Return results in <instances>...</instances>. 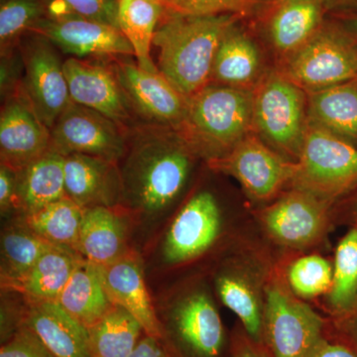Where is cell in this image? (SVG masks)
Listing matches in <instances>:
<instances>
[{"instance_id":"obj_1","label":"cell","mask_w":357,"mask_h":357,"mask_svg":"<svg viewBox=\"0 0 357 357\" xmlns=\"http://www.w3.org/2000/svg\"><path fill=\"white\" fill-rule=\"evenodd\" d=\"M196 154L177 129L138 124L128 129L119 160V208L133 225H156L184 192Z\"/></svg>"},{"instance_id":"obj_2","label":"cell","mask_w":357,"mask_h":357,"mask_svg":"<svg viewBox=\"0 0 357 357\" xmlns=\"http://www.w3.org/2000/svg\"><path fill=\"white\" fill-rule=\"evenodd\" d=\"M239 16H189L167 9L153 40L159 72L189 100L211 81L215 54Z\"/></svg>"},{"instance_id":"obj_3","label":"cell","mask_w":357,"mask_h":357,"mask_svg":"<svg viewBox=\"0 0 357 357\" xmlns=\"http://www.w3.org/2000/svg\"><path fill=\"white\" fill-rule=\"evenodd\" d=\"M252 114L253 89L211 84L189 98L177 130L195 154L210 163L252 132Z\"/></svg>"},{"instance_id":"obj_4","label":"cell","mask_w":357,"mask_h":357,"mask_svg":"<svg viewBox=\"0 0 357 357\" xmlns=\"http://www.w3.org/2000/svg\"><path fill=\"white\" fill-rule=\"evenodd\" d=\"M307 126L306 91L280 70H266L253 89L252 132L296 162Z\"/></svg>"},{"instance_id":"obj_5","label":"cell","mask_w":357,"mask_h":357,"mask_svg":"<svg viewBox=\"0 0 357 357\" xmlns=\"http://www.w3.org/2000/svg\"><path fill=\"white\" fill-rule=\"evenodd\" d=\"M291 184L332 204L357 188V147L307 121Z\"/></svg>"},{"instance_id":"obj_6","label":"cell","mask_w":357,"mask_h":357,"mask_svg":"<svg viewBox=\"0 0 357 357\" xmlns=\"http://www.w3.org/2000/svg\"><path fill=\"white\" fill-rule=\"evenodd\" d=\"M156 310L162 340L176 357L231 356V338L206 291L192 289Z\"/></svg>"},{"instance_id":"obj_7","label":"cell","mask_w":357,"mask_h":357,"mask_svg":"<svg viewBox=\"0 0 357 357\" xmlns=\"http://www.w3.org/2000/svg\"><path fill=\"white\" fill-rule=\"evenodd\" d=\"M279 70L307 93L351 81L357 77V39L338 26L324 22Z\"/></svg>"},{"instance_id":"obj_8","label":"cell","mask_w":357,"mask_h":357,"mask_svg":"<svg viewBox=\"0 0 357 357\" xmlns=\"http://www.w3.org/2000/svg\"><path fill=\"white\" fill-rule=\"evenodd\" d=\"M328 335L318 312L281 287L268 286L264 303V340L271 357H311Z\"/></svg>"},{"instance_id":"obj_9","label":"cell","mask_w":357,"mask_h":357,"mask_svg":"<svg viewBox=\"0 0 357 357\" xmlns=\"http://www.w3.org/2000/svg\"><path fill=\"white\" fill-rule=\"evenodd\" d=\"M23 62L21 89L40 119L51 129L72 103L64 62L50 40L28 32L18 44Z\"/></svg>"},{"instance_id":"obj_10","label":"cell","mask_w":357,"mask_h":357,"mask_svg":"<svg viewBox=\"0 0 357 357\" xmlns=\"http://www.w3.org/2000/svg\"><path fill=\"white\" fill-rule=\"evenodd\" d=\"M222 215L215 197L208 191L192 195L167 227L158 248L163 266L175 267L201 257L220 236Z\"/></svg>"},{"instance_id":"obj_11","label":"cell","mask_w":357,"mask_h":357,"mask_svg":"<svg viewBox=\"0 0 357 357\" xmlns=\"http://www.w3.org/2000/svg\"><path fill=\"white\" fill-rule=\"evenodd\" d=\"M213 170L231 176L251 199L265 202L274 198L291 183L296 162L270 147L250 132L229 154L208 163Z\"/></svg>"},{"instance_id":"obj_12","label":"cell","mask_w":357,"mask_h":357,"mask_svg":"<svg viewBox=\"0 0 357 357\" xmlns=\"http://www.w3.org/2000/svg\"><path fill=\"white\" fill-rule=\"evenodd\" d=\"M50 131V149L63 156L83 154L119 163L126 151L128 129L96 110L72 102Z\"/></svg>"},{"instance_id":"obj_13","label":"cell","mask_w":357,"mask_h":357,"mask_svg":"<svg viewBox=\"0 0 357 357\" xmlns=\"http://www.w3.org/2000/svg\"><path fill=\"white\" fill-rule=\"evenodd\" d=\"M112 67L133 114L144 123L175 129L182 124L189 100L159 70H147L121 58L115 59Z\"/></svg>"},{"instance_id":"obj_14","label":"cell","mask_w":357,"mask_h":357,"mask_svg":"<svg viewBox=\"0 0 357 357\" xmlns=\"http://www.w3.org/2000/svg\"><path fill=\"white\" fill-rule=\"evenodd\" d=\"M74 58L86 56H134L132 46L119 28L79 17L74 14L47 16L31 31Z\"/></svg>"},{"instance_id":"obj_15","label":"cell","mask_w":357,"mask_h":357,"mask_svg":"<svg viewBox=\"0 0 357 357\" xmlns=\"http://www.w3.org/2000/svg\"><path fill=\"white\" fill-rule=\"evenodd\" d=\"M50 147V128L40 119L20 86L2 103L0 114L1 164L13 170H20L48 152Z\"/></svg>"},{"instance_id":"obj_16","label":"cell","mask_w":357,"mask_h":357,"mask_svg":"<svg viewBox=\"0 0 357 357\" xmlns=\"http://www.w3.org/2000/svg\"><path fill=\"white\" fill-rule=\"evenodd\" d=\"M331 204L309 192L293 189L263 211L261 220L277 243L306 248L323 236Z\"/></svg>"},{"instance_id":"obj_17","label":"cell","mask_w":357,"mask_h":357,"mask_svg":"<svg viewBox=\"0 0 357 357\" xmlns=\"http://www.w3.org/2000/svg\"><path fill=\"white\" fill-rule=\"evenodd\" d=\"M64 70L73 102L100 112L122 128H132L134 114L112 65L70 57L64 61Z\"/></svg>"},{"instance_id":"obj_18","label":"cell","mask_w":357,"mask_h":357,"mask_svg":"<svg viewBox=\"0 0 357 357\" xmlns=\"http://www.w3.org/2000/svg\"><path fill=\"white\" fill-rule=\"evenodd\" d=\"M265 7V36L281 63L305 46L324 24V0H270Z\"/></svg>"},{"instance_id":"obj_19","label":"cell","mask_w":357,"mask_h":357,"mask_svg":"<svg viewBox=\"0 0 357 357\" xmlns=\"http://www.w3.org/2000/svg\"><path fill=\"white\" fill-rule=\"evenodd\" d=\"M103 286L112 304L126 309L150 337L161 338V325L145 278L144 261L132 249L107 266L100 267Z\"/></svg>"},{"instance_id":"obj_20","label":"cell","mask_w":357,"mask_h":357,"mask_svg":"<svg viewBox=\"0 0 357 357\" xmlns=\"http://www.w3.org/2000/svg\"><path fill=\"white\" fill-rule=\"evenodd\" d=\"M64 157L68 199L84 210L96 206H119L121 183L117 163L83 154Z\"/></svg>"},{"instance_id":"obj_21","label":"cell","mask_w":357,"mask_h":357,"mask_svg":"<svg viewBox=\"0 0 357 357\" xmlns=\"http://www.w3.org/2000/svg\"><path fill=\"white\" fill-rule=\"evenodd\" d=\"M133 222L119 206H96L84 211L79 253L84 259L103 267L132 250L129 245Z\"/></svg>"},{"instance_id":"obj_22","label":"cell","mask_w":357,"mask_h":357,"mask_svg":"<svg viewBox=\"0 0 357 357\" xmlns=\"http://www.w3.org/2000/svg\"><path fill=\"white\" fill-rule=\"evenodd\" d=\"M25 326L56 357H93L88 328L58 303L28 302Z\"/></svg>"},{"instance_id":"obj_23","label":"cell","mask_w":357,"mask_h":357,"mask_svg":"<svg viewBox=\"0 0 357 357\" xmlns=\"http://www.w3.org/2000/svg\"><path fill=\"white\" fill-rule=\"evenodd\" d=\"M265 72L257 44L236 23L230 26L215 54L211 84L252 91Z\"/></svg>"},{"instance_id":"obj_24","label":"cell","mask_w":357,"mask_h":357,"mask_svg":"<svg viewBox=\"0 0 357 357\" xmlns=\"http://www.w3.org/2000/svg\"><path fill=\"white\" fill-rule=\"evenodd\" d=\"M64 166L65 157L50 149L16 171V215L66 198Z\"/></svg>"},{"instance_id":"obj_25","label":"cell","mask_w":357,"mask_h":357,"mask_svg":"<svg viewBox=\"0 0 357 357\" xmlns=\"http://www.w3.org/2000/svg\"><path fill=\"white\" fill-rule=\"evenodd\" d=\"M307 121L356 144L357 77L307 93Z\"/></svg>"},{"instance_id":"obj_26","label":"cell","mask_w":357,"mask_h":357,"mask_svg":"<svg viewBox=\"0 0 357 357\" xmlns=\"http://www.w3.org/2000/svg\"><path fill=\"white\" fill-rule=\"evenodd\" d=\"M57 303L88 330L114 306L103 286L100 266L84 258L77 262Z\"/></svg>"},{"instance_id":"obj_27","label":"cell","mask_w":357,"mask_h":357,"mask_svg":"<svg viewBox=\"0 0 357 357\" xmlns=\"http://www.w3.org/2000/svg\"><path fill=\"white\" fill-rule=\"evenodd\" d=\"M82 258L69 249L54 246L9 290L20 292L28 302L57 303Z\"/></svg>"},{"instance_id":"obj_28","label":"cell","mask_w":357,"mask_h":357,"mask_svg":"<svg viewBox=\"0 0 357 357\" xmlns=\"http://www.w3.org/2000/svg\"><path fill=\"white\" fill-rule=\"evenodd\" d=\"M17 218H9L0 239L1 289H13L45 252L54 248Z\"/></svg>"},{"instance_id":"obj_29","label":"cell","mask_w":357,"mask_h":357,"mask_svg":"<svg viewBox=\"0 0 357 357\" xmlns=\"http://www.w3.org/2000/svg\"><path fill=\"white\" fill-rule=\"evenodd\" d=\"M84 211V208L66 197L16 218L52 245L69 249L79 255V234Z\"/></svg>"},{"instance_id":"obj_30","label":"cell","mask_w":357,"mask_h":357,"mask_svg":"<svg viewBox=\"0 0 357 357\" xmlns=\"http://www.w3.org/2000/svg\"><path fill=\"white\" fill-rule=\"evenodd\" d=\"M167 7L161 0H119V30L132 46L137 64L147 70H159L151 59V47Z\"/></svg>"},{"instance_id":"obj_31","label":"cell","mask_w":357,"mask_h":357,"mask_svg":"<svg viewBox=\"0 0 357 357\" xmlns=\"http://www.w3.org/2000/svg\"><path fill=\"white\" fill-rule=\"evenodd\" d=\"M89 335L93 357H130L145 332L130 312L114 305Z\"/></svg>"},{"instance_id":"obj_32","label":"cell","mask_w":357,"mask_h":357,"mask_svg":"<svg viewBox=\"0 0 357 357\" xmlns=\"http://www.w3.org/2000/svg\"><path fill=\"white\" fill-rule=\"evenodd\" d=\"M215 290L223 305L236 314L244 332L253 342L265 345L264 304L251 284L239 274L222 272L215 281Z\"/></svg>"},{"instance_id":"obj_33","label":"cell","mask_w":357,"mask_h":357,"mask_svg":"<svg viewBox=\"0 0 357 357\" xmlns=\"http://www.w3.org/2000/svg\"><path fill=\"white\" fill-rule=\"evenodd\" d=\"M328 307L333 321L347 316L357 299V225H352L335 249Z\"/></svg>"},{"instance_id":"obj_34","label":"cell","mask_w":357,"mask_h":357,"mask_svg":"<svg viewBox=\"0 0 357 357\" xmlns=\"http://www.w3.org/2000/svg\"><path fill=\"white\" fill-rule=\"evenodd\" d=\"M48 16L46 0H1L0 53L15 50L21 38Z\"/></svg>"},{"instance_id":"obj_35","label":"cell","mask_w":357,"mask_h":357,"mask_svg":"<svg viewBox=\"0 0 357 357\" xmlns=\"http://www.w3.org/2000/svg\"><path fill=\"white\" fill-rule=\"evenodd\" d=\"M333 277V265L319 255L301 257L288 270L290 287L303 299H311L330 292Z\"/></svg>"},{"instance_id":"obj_36","label":"cell","mask_w":357,"mask_h":357,"mask_svg":"<svg viewBox=\"0 0 357 357\" xmlns=\"http://www.w3.org/2000/svg\"><path fill=\"white\" fill-rule=\"evenodd\" d=\"M270 0H163L168 10L189 16L231 14L243 17L266 6Z\"/></svg>"},{"instance_id":"obj_37","label":"cell","mask_w":357,"mask_h":357,"mask_svg":"<svg viewBox=\"0 0 357 357\" xmlns=\"http://www.w3.org/2000/svg\"><path fill=\"white\" fill-rule=\"evenodd\" d=\"M48 16L74 14L119 28V0H46Z\"/></svg>"},{"instance_id":"obj_38","label":"cell","mask_w":357,"mask_h":357,"mask_svg":"<svg viewBox=\"0 0 357 357\" xmlns=\"http://www.w3.org/2000/svg\"><path fill=\"white\" fill-rule=\"evenodd\" d=\"M1 321L0 338L1 344L13 337L14 333L25 326L28 302L20 292L1 289Z\"/></svg>"},{"instance_id":"obj_39","label":"cell","mask_w":357,"mask_h":357,"mask_svg":"<svg viewBox=\"0 0 357 357\" xmlns=\"http://www.w3.org/2000/svg\"><path fill=\"white\" fill-rule=\"evenodd\" d=\"M0 357H56L36 333L22 326L13 337L1 344Z\"/></svg>"},{"instance_id":"obj_40","label":"cell","mask_w":357,"mask_h":357,"mask_svg":"<svg viewBox=\"0 0 357 357\" xmlns=\"http://www.w3.org/2000/svg\"><path fill=\"white\" fill-rule=\"evenodd\" d=\"M0 67V89L1 96L6 100L20 88L23 77V62L20 49L1 55Z\"/></svg>"},{"instance_id":"obj_41","label":"cell","mask_w":357,"mask_h":357,"mask_svg":"<svg viewBox=\"0 0 357 357\" xmlns=\"http://www.w3.org/2000/svg\"><path fill=\"white\" fill-rule=\"evenodd\" d=\"M0 213L2 218L16 215V171L0 164Z\"/></svg>"},{"instance_id":"obj_42","label":"cell","mask_w":357,"mask_h":357,"mask_svg":"<svg viewBox=\"0 0 357 357\" xmlns=\"http://www.w3.org/2000/svg\"><path fill=\"white\" fill-rule=\"evenodd\" d=\"M311 357H357V349L332 328Z\"/></svg>"},{"instance_id":"obj_43","label":"cell","mask_w":357,"mask_h":357,"mask_svg":"<svg viewBox=\"0 0 357 357\" xmlns=\"http://www.w3.org/2000/svg\"><path fill=\"white\" fill-rule=\"evenodd\" d=\"M230 357H271V354L266 347L256 344L241 328L232 335Z\"/></svg>"},{"instance_id":"obj_44","label":"cell","mask_w":357,"mask_h":357,"mask_svg":"<svg viewBox=\"0 0 357 357\" xmlns=\"http://www.w3.org/2000/svg\"><path fill=\"white\" fill-rule=\"evenodd\" d=\"M130 357H176L161 338L145 333Z\"/></svg>"},{"instance_id":"obj_45","label":"cell","mask_w":357,"mask_h":357,"mask_svg":"<svg viewBox=\"0 0 357 357\" xmlns=\"http://www.w3.org/2000/svg\"><path fill=\"white\" fill-rule=\"evenodd\" d=\"M331 326L340 337L357 349V299L351 312L344 318L332 321Z\"/></svg>"},{"instance_id":"obj_46","label":"cell","mask_w":357,"mask_h":357,"mask_svg":"<svg viewBox=\"0 0 357 357\" xmlns=\"http://www.w3.org/2000/svg\"><path fill=\"white\" fill-rule=\"evenodd\" d=\"M326 11L356 9L357 0H324Z\"/></svg>"},{"instance_id":"obj_47","label":"cell","mask_w":357,"mask_h":357,"mask_svg":"<svg viewBox=\"0 0 357 357\" xmlns=\"http://www.w3.org/2000/svg\"><path fill=\"white\" fill-rule=\"evenodd\" d=\"M357 189V188H356ZM347 218L352 225H357V192L347 206Z\"/></svg>"},{"instance_id":"obj_48","label":"cell","mask_w":357,"mask_h":357,"mask_svg":"<svg viewBox=\"0 0 357 357\" xmlns=\"http://www.w3.org/2000/svg\"><path fill=\"white\" fill-rule=\"evenodd\" d=\"M349 30L357 39V17L349 21Z\"/></svg>"},{"instance_id":"obj_49","label":"cell","mask_w":357,"mask_h":357,"mask_svg":"<svg viewBox=\"0 0 357 357\" xmlns=\"http://www.w3.org/2000/svg\"><path fill=\"white\" fill-rule=\"evenodd\" d=\"M161 1H163V0H161Z\"/></svg>"}]
</instances>
